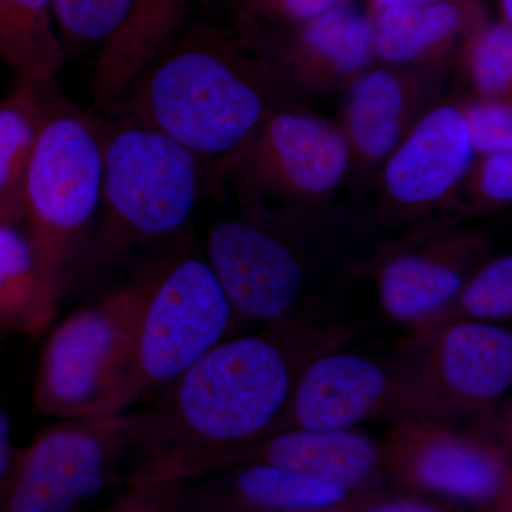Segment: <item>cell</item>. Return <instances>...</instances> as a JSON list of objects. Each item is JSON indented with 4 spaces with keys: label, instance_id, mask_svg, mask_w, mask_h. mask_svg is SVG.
Returning a JSON list of instances; mask_svg holds the SVG:
<instances>
[{
    "label": "cell",
    "instance_id": "cell-1",
    "mask_svg": "<svg viewBox=\"0 0 512 512\" xmlns=\"http://www.w3.org/2000/svg\"><path fill=\"white\" fill-rule=\"evenodd\" d=\"M352 329L289 316L224 339L141 413L128 414L140 460L237 446L274 433L306 366L343 348Z\"/></svg>",
    "mask_w": 512,
    "mask_h": 512
},
{
    "label": "cell",
    "instance_id": "cell-2",
    "mask_svg": "<svg viewBox=\"0 0 512 512\" xmlns=\"http://www.w3.org/2000/svg\"><path fill=\"white\" fill-rule=\"evenodd\" d=\"M298 103L254 33L183 26L109 110L157 128L217 167L274 111Z\"/></svg>",
    "mask_w": 512,
    "mask_h": 512
},
{
    "label": "cell",
    "instance_id": "cell-3",
    "mask_svg": "<svg viewBox=\"0 0 512 512\" xmlns=\"http://www.w3.org/2000/svg\"><path fill=\"white\" fill-rule=\"evenodd\" d=\"M104 123L50 97L23 184V220L47 301L64 279L100 205Z\"/></svg>",
    "mask_w": 512,
    "mask_h": 512
},
{
    "label": "cell",
    "instance_id": "cell-4",
    "mask_svg": "<svg viewBox=\"0 0 512 512\" xmlns=\"http://www.w3.org/2000/svg\"><path fill=\"white\" fill-rule=\"evenodd\" d=\"M248 207L211 228L207 262L238 318L269 325L293 316L313 271L338 247L340 228L348 224L329 211Z\"/></svg>",
    "mask_w": 512,
    "mask_h": 512
},
{
    "label": "cell",
    "instance_id": "cell-5",
    "mask_svg": "<svg viewBox=\"0 0 512 512\" xmlns=\"http://www.w3.org/2000/svg\"><path fill=\"white\" fill-rule=\"evenodd\" d=\"M106 126L94 256L100 264L171 237L200 200L202 161L157 128L130 119Z\"/></svg>",
    "mask_w": 512,
    "mask_h": 512
},
{
    "label": "cell",
    "instance_id": "cell-6",
    "mask_svg": "<svg viewBox=\"0 0 512 512\" xmlns=\"http://www.w3.org/2000/svg\"><path fill=\"white\" fill-rule=\"evenodd\" d=\"M157 274L150 272L113 289L53 329L33 380L37 413L59 420L109 416Z\"/></svg>",
    "mask_w": 512,
    "mask_h": 512
},
{
    "label": "cell",
    "instance_id": "cell-7",
    "mask_svg": "<svg viewBox=\"0 0 512 512\" xmlns=\"http://www.w3.org/2000/svg\"><path fill=\"white\" fill-rule=\"evenodd\" d=\"M237 319L207 259L187 255L158 271L110 414L163 392L227 338Z\"/></svg>",
    "mask_w": 512,
    "mask_h": 512
},
{
    "label": "cell",
    "instance_id": "cell-8",
    "mask_svg": "<svg viewBox=\"0 0 512 512\" xmlns=\"http://www.w3.org/2000/svg\"><path fill=\"white\" fill-rule=\"evenodd\" d=\"M349 167L348 141L339 124L298 103L274 111L217 170L242 204L322 214L348 180Z\"/></svg>",
    "mask_w": 512,
    "mask_h": 512
},
{
    "label": "cell",
    "instance_id": "cell-9",
    "mask_svg": "<svg viewBox=\"0 0 512 512\" xmlns=\"http://www.w3.org/2000/svg\"><path fill=\"white\" fill-rule=\"evenodd\" d=\"M389 362L414 417L458 426L487 417L511 389L512 333L488 323L409 330Z\"/></svg>",
    "mask_w": 512,
    "mask_h": 512
},
{
    "label": "cell",
    "instance_id": "cell-10",
    "mask_svg": "<svg viewBox=\"0 0 512 512\" xmlns=\"http://www.w3.org/2000/svg\"><path fill=\"white\" fill-rule=\"evenodd\" d=\"M134 451L128 413L60 420L16 448L0 512H70L100 493Z\"/></svg>",
    "mask_w": 512,
    "mask_h": 512
},
{
    "label": "cell",
    "instance_id": "cell-11",
    "mask_svg": "<svg viewBox=\"0 0 512 512\" xmlns=\"http://www.w3.org/2000/svg\"><path fill=\"white\" fill-rule=\"evenodd\" d=\"M389 480L480 512H512L511 446L424 417L392 421L382 440Z\"/></svg>",
    "mask_w": 512,
    "mask_h": 512
},
{
    "label": "cell",
    "instance_id": "cell-12",
    "mask_svg": "<svg viewBox=\"0 0 512 512\" xmlns=\"http://www.w3.org/2000/svg\"><path fill=\"white\" fill-rule=\"evenodd\" d=\"M248 464L285 468L345 490L363 493L389 483L382 441L353 429H288L237 446L184 451L147 458L127 484L187 481Z\"/></svg>",
    "mask_w": 512,
    "mask_h": 512
},
{
    "label": "cell",
    "instance_id": "cell-13",
    "mask_svg": "<svg viewBox=\"0 0 512 512\" xmlns=\"http://www.w3.org/2000/svg\"><path fill=\"white\" fill-rule=\"evenodd\" d=\"M474 160L460 107H431L380 170L377 220L386 225L407 224L430 212L457 207L458 190Z\"/></svg>",
    "mask_w": 512,
    "mask_h": 512
},
{
    "label": "cell",
    "instance_id": "cell-14",
    "mask_svg": "<svg viewBox=\"0 0 512 512\" xmlns=\"http://www.w3.org/2000/svg\"><path fill=\"white\" fill-rule=\"evenodd\" d=\"M446 63L369 67L348 86L342 123L348 141V180L357 194L375 181L387 158L424 113L436 106Z\"/></svg>",
    "mask_w": 512,
    "mask_h": 512
},
{
    "label": "cell",
    "instance_id": "cell-15",
    "mask_svg": "<svg viewBox=\"0 0 512 512\" xmlns=\"http://www.w3.org/2000/svg\"><path fill=\"white\" fill-rule=\"evenodd\" d=\"M491 238L484 229L444 220L392 245L376 268L383 312L412 329L447 305L470 275L488 259Z\"/></svg>",
    "mask_w": 512,
    "mask_h": 512
},
{
    "label": "cell",
    "instance_id": "cell-16",
    "mask_svg": "<svg viewBox=\"0 0 512 512\" xmlns=\"http://www.w3.org/2000/svg\"><path fill=\"white\" fill-rule=\"evenodd\" d=\"M410 416L412 406L390 362L343 346L315 357L303 369L274 433L348 430L366 420Z\"/></svg>",
    "mask_w": 512,
    "mask_h": 512
},
{
    "label": "cell",
    "instance_id": "cell-17",
    "mask_svg": "<svg viewBox=\"0 0 512 512\" xmlns=\"http://www.w3.org/2000/svg\"><path fill=\"white\" fill-rule=\"evenodd\" d=\"M262 52L286 86L301 97L348 87L375 60L373 22L342 5L298 25L275 45L259 39Z\"/></svg>",
    "mask_w": 512,
    "mask_h": 512
},
{
    "label": "cell",
    "instance_id": "cell-18",
    "mask_svg": "<svg viewBox=\"0 0 512 512\" xmlns=\"http://www.w3.org/2000/svg\"><path fill=\"white\" fill-rule=\"evenodd\" d=\"M480 26L481 9L474 0L377 10L375 57L393 66L444 63L441 56Z\"/></svg>",
    "mask_w": 512,
    "mask_h": 512
},
{
    "label": "cell",
    "instance_id": "cell-19",
    "mask_svg": "<svg viewBox=\"0 0 512 512\" xmlns=\"http://www.w3.org/2000/svg\"><path fill=\"white\" fill-rule=\"evenodd\" d=\"M205 495V512H318L332 510L359 495L285 468L248 464L227 470Z\"/></svg>",
    "mask_w": 512,
    "mask_h": 512
},
{
    "label": "cell",
    "instance_id": "cell-20",
    "mask_svg": "<svg viewBox=\"0 0 512 512\" xmlns=\"http://www.w3.org/2000/svg\"><path fill=\"white\" fill-rule=\"evenodd\" d=\"M190 0H136L124 28L100 49L94 99L109 109L137 74L184 26Z\"/></svg>",
    "mask_w": 512,
    "mask_h": 512
},
{
    "label": "cell",
    "instance_id": "cell-21",
    "mask_svg": "<svg viewBox=\"0 0 512 512\" xmlns=\"http://www.w3.org/2000/svg\"><path fill=\"white\" fill-rule=\"evenodd\" d=\"M0 59L19 83L52 86L64 52L50 0H0Z\"/></svg>",
    "mask_w": 512,
    "mask_h": 512
},
{
    "label": "cell",
    "instance_id": "cell-22",
    "mask_svg": "<svg viewBox=\"0 0 512 512\" xmlns=\"http://www.w3.org/2000/svg\"><path fill=\"white\" fill-rule=\"evenodd\" d=\"M50 86L19 83L0 101V215L23 220V184L49 110Z\"/></svg>",
    "mask_w": 512,
    "mask_h": 512
},
{
    "label": "cell",
    "instance_id": "cell-23",
    "mask_svg": "<svg viewBox=\"0 0 512 512\" xmlns=\"http://www.w3.org/2000/svg\"><path fill=\"white\" fill-rule=\"evenodd\" d=\"M55 313L25 232L18 224L0 222V335H40Z\"/></svg>",
    "mask_w": 512,
    "mask_h": 512
},
{
    "label": "cell",
    "instance_id": "cell-24",
    "mask_svg": "<svg viewBox=\"0 0 512 512\" xmlns=\"http://www.w3.org/2000/svg\"><path fill=\"white\" fill-rule=\"evenodd\" d=\"M512 319V256L485 259L457 295L409 330L441 328L456 323L501 325Z\"/></svg>",
    "mask_w": 512,
    "mask_h": 512
},
{
    "label": "cell",
    "instance_id": "cell-25",
    "mask_svg": "<svg viewBox=\"0 0 512 512\" xmlns=\"http://www.w3.org/2000/svg\"><path fill=\"white\" fill-rule=\"evenodd\" d=\"M466 64L476 96L511 100V26L500 22L474 30L467 40Z\"/></svg>",
    "mask_w": 512,
    "mask_h": 512
},
{
    "label": "cell",
    "instance_id": "cell-26",
    "mask_svg": "<svg viewBox=\"0 0 512 512\" xmlns=\"http://www.w3.org/2000/svg\"><path fill=\"white\" fill-rule=\"evenodd\" d=\"M50 6L59 35L103 47L124 28L136 0H50Z\"/></svg>",
    "mask_w": 512,
    "mask_h": 512
},
{
    "label": "cell",
    "instance_id": "cell-27",
    "mask_svg": "<svg viewBox=\"0 0 512 512\" xmlns=\"http://www.w3.org/2000/svg\"><path fill=\"white\" fill-rule=\"evenodd\" d=\"M467 190L466 210L460 215L495 211L512 201V151L487 154L474 160L460 190Z\"/></svg>",
    "mask_w": 512,
    "mask_h": 512
},
{
    "label": "cell",
    "instance_id": "cell-28",
    "mask_svg": "<svg viewBox=\"0 0 512 512\" xmlns=\"http://www.w3.org/2000/svg\"><path fill=\"white\" fill-rule=\"evenodd\" d=\"M476 156L512 151L511 100L474 96L460 104Z\"/></svg>",
    "mask_w": 512,
    "mask_h": 512
},
{
    "label": "cell",
    "instance_id": "cell-29",
    "mask_svg": "<svg viewBox=\"0 0 512 512\" xmlns=\"http://www.w3.org/2000/svg\"><path fill=\"white\" fill-rule=\"evenodd\" d=\"M183 481L127 484L106 512H177L185 501Z\"/></svg>",
    "mask_w": 512,
    "mask_h": 512
},
{
    "label": "cell",
    "instance_id": "cell-30",
    "mask_svg": "<svg viewBox=\"0 0 512 512\" xmlns=\"http://www.w3.org/2000/svg\"><path fill=\"white\" fill-rule=\"evenodd\" d=\"M348 0H239L242 15L247 19L302 25L326 10L346 5Z\"/></svg>",
    "mask_w": 512,
    "mask_h": 512
},
{
    "label": "cell",
    "instance_id": "cell-31",
    "mask_svg": "<svg viewBox=\"0 0 512 512\" xmlns=\"http://www.w3.org/2000/svg\"><path fill=\"white\" fill-rule=\"evenodd\" d=\"M357 512H466L458 504L440 501L439 498L410 493L383 491L375 500L367 503Z\"/></svg>",
    "mask_w": 512,
    "mask_h": 512
},
{
    "label": "cell",
    "instance_id": "cell-32",
    "mask_svg": "<svg viewBox=\"0 0 512 512\" xmlns=\"http://www.w3.org/2000/svg\"><path fill=\"white\" fill-rule=\"evenodd\" d=\"M15 453L16 448L12 443V430H10L8 414L0 407V481L8 474Z\"/></svg>",
    "mask_w": 512,
    "mask_h": 512
},
{
    "label": "cell",
    "instance_id": "cell-33",
    "mask_svg": "<svg viewBox=\"0 0 512 512\" xmlns=\"http://www.w3.org/2000/svg\"><path fill=\"white\" fill-rule=\"evenodd\" d=\"M387 488H380V490L367 491V493L359 495L355 500L349 501V503L340 505V507L332 508V510L318 511V512H357L360 508L365 507L367 503L375 500L377 495L386 491ZM242 512H269V511H242Z\"/></svg>",
    "mask_w": 512,
    "mask_h": 512
},
{
    "label": "cell",
    "instance_id": "cell-34",
    "mask_svg": "<svg viewBox=\"0 0 512 512\" xmlns=\"http://www.w3.org/2000/svg\"><path fill=\"white\" fill-rule=\"evenodd\" d=\"M443 2H457V0H373V8L377 12V10L396 8V6H423Z\"/></svg>",
    "mask_w": 512,
    "mask_h": 512
},
{
    "label": "cell",
    "instance_id": "cell-35",
    "mask_svg": "<svg viewBox=\"0 0 512 512\" xmlns=\"http://www.w3.org/2000/svg\"><path fill=\"white\" fill-rule=\"evenodd\" d=\"M501 15H503V23L511 26L512 23V0H500Z\"/></svg>",
    "mask_w": 512,
    "mask_h": 512
},
{
    "label": "cell",
    "instance_id": "cell-36",
    "mask_svg": "<svg viewBox=\"0 0 512 512\" xmlns=\"http://www.w3.org/2000/svg\"><path fill=\"white\" fill-rule=\"evenodd\" d=\"M0 222H8V221L3 220L2 215H0Z\"/></svg>",
    "mask_w": 512,
    "mask_h": 512
}]
</instances>
